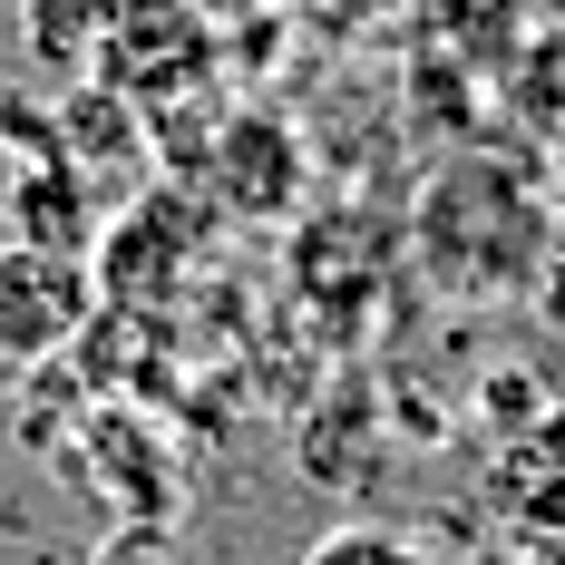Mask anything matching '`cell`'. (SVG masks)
I'll return each mask as SVG.
<instances>
[{
    "label": "cell",
    "mask_w": 565,
    "mask_h": 565,
    "mask_svg": "<svg viewBox=\"0 0 565 565\" xmlns=\"http://www.w3.org/2000/svg\"><path fill=\"white\" fill-rule=\"evenodd\" d=\"M88 78L117 88V98H137L147 117H167L175 98H195V88L215 78V30H205L195 0H117Z\"/></svg>",
    "instance_id": "obj_2"
},
{
    "label": "cell",
    "mask_w": 565,
    "mask_h": 565,
    "mask_svg": "<svg viewBox=\"0 0 565 565\" xmlns=\"http://www.w3.org/2000/svg\"><path fill=\"white\" fill-rule=\"evenodd\" d=\"M0 225L20 234V244H50V254H88V244H98V175L68 167V157L10 167V185H0Z\"/></svg>",
    "instance_id": "obj_5"
},
{
    "label": "cell",
    "mask_w": 565,
    "mask_h": 565,
    "mask_svg": "<svg viewBox=\"0 0 565 565\" xmlns=\"http://www.w3.org/2000/svg\"><path fill=\"white\" fill-rule=\"evenodd\" d=\"M98 449L117 458V468H108V488H117V508H127V526H167V516H175L167 449H157L147 429H127V419H98Z\"/></svg>",
    "instance_id": "obj_8"
},
{
    "label": "cell",
    "mask_w": 565,
    "mask_h": 565,
    "mask_svg": "<svg viewBox=\"0 0 565 565\" xmlns=\"http://www.w3.org/2000/svg\"><path fill=\"white\" fill-rule=\"evenodd\" d=\"M88 322H98V274H88V254H50V244L0 234V361L40 371V361H58Z\"/></svg>",
    "instance_id": "obj_3"
},
{
    "label": "cell",
    "mask_w": 565,
    "mask_h": 565,
    "mask_svg": "<svg viewBox=\"0 0 565 565\" xmlns=\"http://www.w3.org/2000/svg\"><path fill=\"white\" fill-rule=\"evenodd\" d=\"M0 147L30 167V157H58V108H30L20 88H0Z\"/></svg>",
    "instance_id": "obj_11"
},
{
    "label": "cell",
    "mask_w": 565,
    "mask_h": 565,
    "mask_svg": "<svg viewBox=\"0 0 565 565\" xmlns=\"http://www.w3.org/2000/svg\"><path fill=\"white\" fill-rule=\"evenodd\" d=\"M478 409H488V429H516V439H526V429L546 419V381H536V371H488V381H478Z\"/></svg>",
    "instance_id": "obj_10"
},
{
    "label": "cell",
    "mask_w": 565,
    "mask_h": 565,
    "mask_svg": "<svg viewBox=\"0 0 565 565\" xmlns=\"http://www.w3.org/2000/svg\"><path fill=\"white\" fill-rule=\"evenodd\" d=\"M58 157L88 175H137L147 157V108L137 98H117L98 78H68V98H58Z\"/></svg>",
    "instance_id": "obj_6"
},
{
    "label": "cell",
    "mask_w": 565,
    "mask_h": 565,
    "mask_svg": "<svg viewBox=\"0 0 565 565\" xmlns=\"http://www.w3.org/2000/svg\"><path fill=\"white\" fill-rule=\"evenodd\" d=\"M205 185H215V205L244 215V225H282L302 205V137L274 108H234L205 137Z\"/></svg>",
    "instance_id": "obj_4"
},
{
    "label": "cell",
    "mask_w": 565,
    "mask_h": 565,
    "mask_svg": "<svg viewBox=\"0 0 565 565\" xmlns=\"http://www.w3.org/2000/svg\"><path fill=\"white\" fill-rule=\"evenodd\" d=\"M419 274L439 282L449 302H498V292H526V282L546 274V195L526 185L516 167L498 157H458V167L429 175V195H419Z\"/></svg>",
    "instance_id": "obj_1"
},
{
    "label": "cell",
    "mask_w": 565,
    "mask_h": 565,
    "mask_svg": "<svg viewBox=\"0 0 565 565\" xmlns=\"http://www.w3.org/2000/svg\"><path fill=\"white\" fill-rule=\"evenodd\" d=\"M302 565H439V546H419L409 526H381V516H351V526H322Z\"/></svg>",
    "instance_id": "obj_9"
},
{
    "label": "cell",
    "mask_w": 565,
    "mask_h": 565,
    "mask_svg": "<svg viewBox=\"0 0 565 565\" xmlns=\"http://www.w3.org/2000/svg\"><path fill=\"white\" fill-rule=\"evenodd\" d=\"M508 565H565V536H516Z\"/></svg>",
    "instance_id": "obj_12"
},
{
    "label": "cell",
    "mask_w": 565,
    "mask_h": 565,
    "mask_svg": "<svg viewBox=\"0 0 565 565\" xmlns=\"http://www.w3.org/2000/svg\"><path fill=\"white\" fill-rule=\"evenodd\" d=\"M58 565H88V556H58Z\"/></svg>",
    "instance_id": "obj_13"
},
{
    "label": "cell",
    "mask_w": 565,
    "mask_h": 565,
    "mask_svg": "<svg viewBox=\"0 0 565 565\" xmlns=\"http://www.w3.org/2000/svg\"><path fill=\"white\" fill-rule=\"evenodd\" d=\"M108 20H117V0H20V40H30V58L50 78H88Z\"/></svg>",
    "instance_id": "obj_7"
}]
</instances>
